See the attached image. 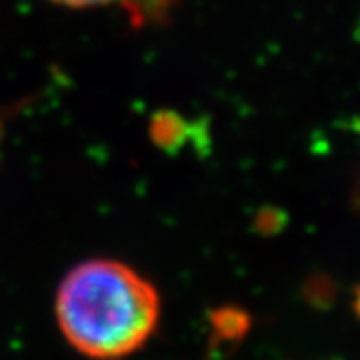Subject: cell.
<instances>
[{"label": "cell", "mask_w": 360, "mask_h": 360, "mask_svg": "<svg viewBox=\"0 0 360 360\" xmlns=\"http://www.w3.org/2000/svg\"><path fill=\"white\" fill-rule=\"evenodd\" d=\"M155 286L116 260H89L68 272L56 316L72 347L92 359H122L141 348L158 324Z\"/></svg>", "instance_id": "6da1fadb"}, {"label": "cell", "mask_w": 360, "mask_h": 360, "mask_svg": "<svg viewBox=\"0 0 360 360\" xmlns=\"http://www.w3.org/2000/svg\"><path fill=\"white\" fill-rule=\"evenodd\" d=\"M333 286L330 284H322V283H316L314 286H310L309 292V300L314 304V307H328V302L333 300Z\"/></svg>", "instance_id": "5b68a950"}, {"label": "cell", "mask_w": 360, "mask_h": 360, "mask_svg": "<svg viewBox=\"0 0 360 360\" xmlns=\"http://www.w3.org/2000/svg\"><path fill=\"white\" fill-rule=\"evenodd\" d=\"M191 124L172 110H160L150 120V139L158 148L174 153L182 148L191 139Z\"/></svg>", "instance_id": "3957f363"}, {"label": "cell", "mask_w": 360, "mask_h": 360, "mask_svg": "<svg viewBox=\"0 0 360 360\" xmlns=\"http://www.w3.org/2000/svg\"><path fill=\"white\" fill-rule=\"evenodd\" d=\"M66 8H103L118 6L129 14L134 26L165 25L170 20L176 0H51Z\"/></svg>", "instance_id": "7a4b0ae2"}, {"label": "cell", "mask_w": 360, "mask_h": 360, "mask_svg": "<svg viewBox=\"0 0 360 360\" xmlns=\"http://www.w3.org/2000/svg\"><path fill=\"white\" fill-rule=\"evenodd\" d=\"M0 141H2V124H0Z\"/></svg>", "instance_id": "52a82bcc"}, {"label": "cell", "mask_w": 360, "mask_h": 360, "mask_svg": "<svg viewBox=\"0 0 360 360\" xmlns=\"http://www.w3.org/2000/svg\"><path fill=\"white\" fill-rule=\"evenodd\" d=\"M352 310H354V314L359 316V321H360V284L356 286V290H354V298H352Z\"/></svg>", "instance_id": "8992f818"}, {"label": "cell", "mask_w": 360, "mask_h": 360, "mask_svg": "<svg viewBox=\"0 0 360 360\" xmlns=\"http://www.w3.org/2000/svg\"><path fill=\"white\" fill-rule=\"evenodd\" d=\"M210 324L222 340H240L250 328V316L238 307H222L210 314Z\"/></svg>", "instance_id": "277c9868"}]
</instances>
